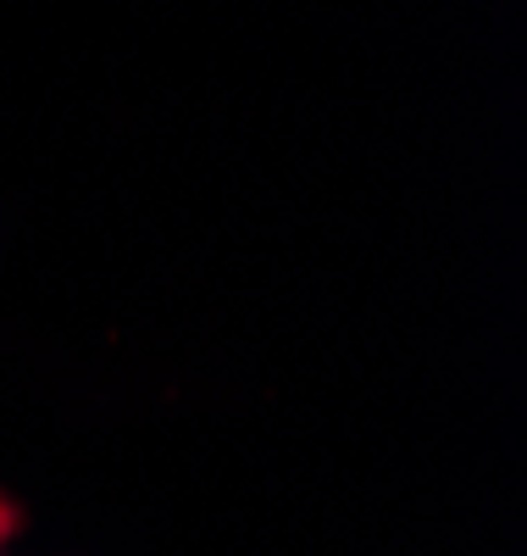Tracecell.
Here are the masks:
<instances>
[{
	"label": "cell",
	"instance_id": "obj_1",
	"mask_svg": "<svg viewBox=\"0 0 527 556\" xmlns=\"http://www.w3.org/2000/svg\"><path fill=\"white\" fill-rule=\"evenodd\" d=\"M12 534H17V506L0 495V540H12Z\"/></svg>",
	"mask_w": 527,
	"mask_h": 556
}]
</instances>
